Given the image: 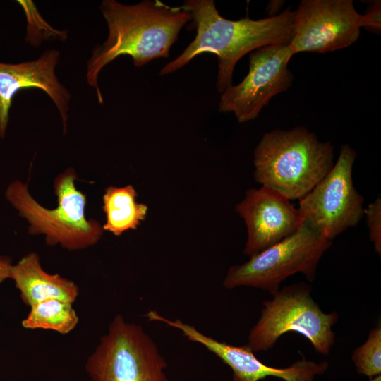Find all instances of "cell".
Wrapping results in <instances>:
<instances>
[{
    "instance_id": "8fae6325",
    "label": "cell",
    "mask_w": 381,
    "mask_h": 381,
    "mask_svg": "<svg viewBox=\"0 0 381 381\" xmlns=\"http://www.w3.org/2000/svg\"><path fill=\"white\" fill-rule=\"evenodd\" d=\"M152 321L163 322L182 332L190 341L204 346L215 354L233 371V381H260L267 377H279L284 381H313L317 375L323 374L329 363L324 361L316 363L305 358L298 360L286 368H275L264 364L246 344L234 346L219 341L198 331L194 326L180 319H167L157 311L150 315Z\"/></svg>"
},
{
    "instance_id": "e0dca14e",
    "label": "cell",
    "mask_w": 381,
    "mask_h": 381,
    "mask_svg": "<svg viewBox=\"0 0 381 381\" xmlns=\"http://www.w3.org/2000/svg\"><path fill=\"white\" fill-rule=\"evenodd\" d=\"M352 361L358 373L370 378L381 373V327L370 329L365 341L356 348Z\"/></svg>"
},
{
    "instance_id": "52a82bcc",
    "label": "cell",
    "mask_w": 381,
    "mask_h": 381,
    "mask_svg": "<svg viewBox=\"0 0 381 381\" xmlns=\"http://www.w3.org/2000/svg\"><path fill=\"white\" fill-rule=\"evenodd\" d=\"M167 363L143 327L118 315L88 357L91 381H169Z\"/></svg>"
},
{
    "instance_id": "7a4b0ae2",
    "label": "cell",
    "mask_w": 381,
    "mask_h": 381,
    "mask_svg": "<svg viewBox=\"0 0 381 381\" xmlns=\"http://www.w3.org/2000/svg\"><path fill=\"white\" fill-rule=\"evenodd\" d=\"M99 8L107 21L109 35L103 44L92 49L86 76L102 104L97 78L105 66L122 55L131 56L137 67L155 59L169 57L179 32L192 17L182 6L173 7L159 0H144L133 5L104 0Z\"/></svg>"
},
{
    "instance_id": "3957f363",
    "label": "cell",
    "mask_w": 381,
    "mask_h": 381,
    "mask_svg": "<svg viewBox=\"0 0 381 381\" xmlns=\"http://www.w3.org/2000/svg\"><path fill=\"white\" fill-rule=\"evenodd\" d=\"M334 147L303 126L265 133L253 152L254 178L290 200L309 193L333 167Z\"/></svg>"
},
{
    "instance_id": "6da1fadb",
    "label": "cell",
    "mask_w": 381,
    "mask_h": 381,
    "mask_svg": "<svg viewBox=\"0 0 381 381\" xmlns=\"http://www.w3.org/2000/svg\"><path fill=\"white\" fill-rule=\"evenodd\" d=\"M182 6L191 15L196 35L178 57L161 69L159 75L176 71L201 54H214L218 59L216 85L222 93L232 85L234 67L244 55L267 45L289 44L291 39L294 11L290 8L259 20L246 16L231 20L220 15L213 0H186Z\"/></svg>"
},
{
    "instance_id": "8992f818",
    "label": "cell",
    "mask_w": 381,
    "mask_h": 381,
    "mask_svg": "<svg viewBox=\"0 0 381 381\" xmlns=\"http://www.w3.org/2000/svg\"><path fill=\"white\" fill-rule=\"evenodd\" d=\"M332 241L305 222L294 234L250 256L247 262L231 267L223 281L226 289L248 286L274 296L289 276L303 274L309 282Z\"/></svg>"
},
{
    "instance_id": "ba28073f",
    "label": "cell",
    "mask_w": 381,
    "mask_h": 381,
    "mask_svg": "<svg viewBox=\"0 0 381 381\" xmlns=\"http://www.w3.org/2000/svg\"><path fill=\"white\" fill-rule=\"evenodd\" d=\"M356 158V151L343 145L330 171L299 200L298 210L304 222L329 241L356 226L364 215L363 197L353 183Z\"/></svg>"
},
{
    "instance_id": "44dd1931",
    "label": "cell",
    "mask_w": 381,
    "mask_h": 381,
    "mask_svg": "<svg viewBox=\"0 0 381 381\" xmlns=\"http://www.w3.org/2000/svg\"><path fill=\"white\" fill-rule=\"evenodd\" d=\"M370 381H381L380 375L370 378Z\"/></svg>"
},
{
    "instance_id": "5bb4252c",
    "label": "cell",
    "mask_w": 381,
    "mask_h": 381,
    "mask_svg": "<svg viewBox=\"0 0 381 381\" xmlns=\"http://www.w3.org/2000/svg\"><path fill=\"white\" fill-rule=\"evenodd\" d=\"M10 279L14 281L23 303L30 307L49 299L73 303L79 294L73 281L46 272L36 253L27 254L13 265Z\"/></svg>"
},
{
    "instance_id": "4fadbf2b",
    "label": "cell",
    "mask_w": 381,
    "mask_h": 381,
    "mask_svg": "<svg viewBox=\"0 0 381 381\" xmlns=\"http://www.w3.org/2000/svg\"><path fill=\"white\" fill-rule=\"evenodd\" d=\"M60 54L45 51L37 59L19 64L0 62V138H4L9 121V111L15 95L23 89L37 88L45 92L56 106L66 132L69 92L55 74Z\"/></svg>"
},
{
    "instance_id": "9a60e30c",
    "label": "cell",
    "mask_w": 381,
    "mask_h": 381,
    "mask_svg": "<svg viewBox=\"0 0 381 381\" xmlns=\"http://www.w3.org/2000/svg\"><path fill=\"white\" fill-rule=\"evenodd\" d=\"M138 193L132 185L109 186L103 195V210L106 222L104 231L120 236L130 229H136L146 218L148 207L136 201Z\"/></svg>"
},
{
    "instance_id": "277c9868",
    "label": "cell",
    "mask_w": 381,
    "mask_h": 381,
    "mask_svg": "<svg viewBox=\"0 0 381 381\" xmlns=\"http://www.w3.org/2000/svg\"><path fill=\"white\" fill-rule=\"evenodd\" d=\"M76 172L68 168L54 181L58 206L52 210L40 205L30 194L27 184L19 180L11 183L6 200L29 224L31 235L44 234L48 246L60 244L68 250L95 245L103 234L102 226L85 216L86 196L75 186Z\"/></svg>"
},
{
    "instance_id": "ffe728a7",
    "label": "cell",
    "mask_w": 381,
    "mask_h": 381,
    "mask_svg": "<svg viewBox=\"0 0 381 381\" xmlns=\"http://www.w3.org/2000/svg\"><path fill=\"white\" fill-rule=\"evenodd\" d=\"M12 265L9 258L0 255V284L5 279H10Z\"/></svg>"
},
{
    "instance_id": "2e32d148",
    "label": "cell",
    "mask_w": 381,
    "mask_h": 381,
    "mask_svg": "<svg viewBox=\"0 0 381 381\" xmlns=\"http://www.w3.org/2000/svg\"><path fill=\"white\" fill-rule=\"evenodd\" d=\"M78 321L73 303L59 299H49L30 306L29 313L22 321V325L26 329H50L66 334L77 326Z\"/></svg>"
},
{
    "instance_id": "ac0fdd59",
    "label": "cell",
    "mask_w": 381,
    "mask_h": 381,
    "mask_svg": "<svg viewBox=\"0 0 381 381\" xmlns=\"http://www.w3.org/2000/svg\"><path fill=\"white\" fill-rule=\"evenodd\" d=\"M369 237L375 252L381 254V199L378 197L364 209Z\"/></svg>"
},
{
    "instance_id": "30bf717a",
    "label": "cell",
    "mask_w": 381,
    "mask_h": 381,
    "mask_svg": "<svg viewBox=\"0 0 381 381\" xmlns=\"http://www.w3.org/2000/svg\"><path fill=\"white\" fill-rule=\"evenodd\" d=\"M362 25L352 0H303L294 11L289 47L294 55L346 48L357 41Z\"/></svg>"
},
{
    "instance_id": "9c48e42d",
    "label": "cell",
    "mask_w": 381,
    "mask_h": 381,
    "mask_svg": "<svg viewBox=\"0 0 381 381\" xmlns=\"http://www.w3.org/2000/svg\"><path fill=\"white\" fill-rule=\"evenodd\" d=\"M293 55L288 44L267 45L250 52L248 73L222 93L219 111L234 113L239 123L257 118L274 96L291 85L294 76L288 64Z\"/></svg>"
},
{
    "instance_id": "d6986e66",
    "label": "cell",
    "mask_w": 381,
    "mask_h": 381,
    "mask_svg": "<svg viewBox=\"0 0 381 381\" xmlns=\"http://www.w3.org/2000/svg\"><path fill=\"white\" fill-rule=\"evenodd\" d=\"M362 27L380 30V3H375L363 15Z\"/></svg>"
},
{
    "instance_id": "7c38bea8",
    "label": "cell",
    "mask_w": 381,
    "mask_h": 381,
    "mask_svg": "<svg viewBox=\"0 0 381 381\" xmlns=\"http://www.w3.org/2000/svg\"><path fill=\"white\" fill-rule=\"evenodd\" d=\"M236 212L247 227L243 253L250 257L294 234L304 223L289 199L264 186L248 190Z\"/></svg>"
},
{
    "instance_id": "5b68a950",
    "label": "cell",
    "mask_w": 381,
    "mask_h": 381,
    "mask_svg": "<svg viewBox=\"0 0 381 381\" xmlns=\"http://www.w3.org/2000/svg\"><path fill=\"white\" fill-rule=\"evenodd\" d=\"M312 287L304 282L285 286L262 303L260 316L250 329L247 346L254 353L272 349L287 332L306 338L320 354L328 355L335 342L332 327L339 315L324 313L311 296Z\"/></svg>"
}]
</instances>
